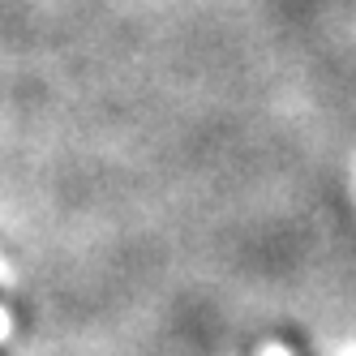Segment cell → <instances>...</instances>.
<instances>
[{
  "label": "cell",
  "instance_id": "cell-3",
  "mask_svg": "<svg viewBox=\"0 0 356 356\" xmlns=\"http://www.w3.org/2000/svg\"><path fill=\"white\" fill-rule=\"evenodd\" d=\"M343 356H356V352H343Z\"/></svg>",
  "mask_w": 356,
  "mask_h": 356
},
{
  "label": "cell",
  "instance_id": "cell-1",
  "mask_svg": "<svg viewBox=\"0 0 356 356\" xmlns=\"http://www.w3.org/2000/svg\"><path fill=\"white\" fill-rule=\"evenodd\" d=\"M5 339H9V314L0 309V343H5Z\"/></svg>",
  "mask_w": 356,
  "mask_h": 356
},
{
  "label": "cell",
  "instance_id": "cell-2",
  "mask_svg": "<svg viewBox=\"0 0 356 356\" xmlns=\"http://www.w3.org/2000/svg\"><path fill=\"white\" fill-rule=\"evenodd\" d=\"M262 356H288V352H284V348H266Z\"/></svg>",
  "mask_w": 356,
  "mask_h": 356
}]
</instances>
